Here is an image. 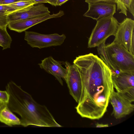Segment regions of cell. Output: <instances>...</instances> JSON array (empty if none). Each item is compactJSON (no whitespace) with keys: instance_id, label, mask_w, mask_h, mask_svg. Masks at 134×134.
<instances>
[{"instance_id":"d4e9b609","label":"cell","mask_w":134,"mask_h":134,"mask_svg":"<svg viewBox=\"0 0 134 134\" xmlns=\"http://www.w3.org/2000/svg\"><path fill=\"white\" fill-rule=\"evenodd\" d=\"M37 4L42 3H47V2L45 0H33Z\"/></svg>"},{"instance_id":"8992f818","label":"cell","mask_w":134,"mask_h":134,"mask_svg":"<svg viewBox=\"0 0 134 134\" xmlns=\"http://www.w3.org/2000/svg\"><path fill=\"white\" fill-rule=\"evenodd\" d=\"M113 83L116 92L134 101V72L120 71L112 74Z\"/></svg>"},{"instance_id":"7c38bea8","label":"cell","mask_w":134,"mask_h":134,"mask_svg":"<svg viewBox=\"0 0 134 134\" xmlns=\"http://www.w3.org/2000/svg\"><path fill=\"white\" fill-rule=\"evenodd\" d=\"M88 4V9L83 16L96 20L107 16H113L116 12L115 3L100 2Z\"/></svg>"},{"instance_id":"7402d4cb","label":"cell","mask_w":134,"mask_h":134,"mask_svg":"<svg viewBox=\"0 0 134 134\" xmlns=\"http://www.w3.org/2000/svg\"><path fill=\"white\" fill-rule=\"evenodd\" d=\"M69 0H57V6H61Z\"/></svg>"},{"instance_id":"603a6c76","label":"cell","mask_w":134,"mask_h":134,"mask_svg":"<svg viewBox=\"0 0 134 134\" xmlns=\"http://www.w3.org/2000/svg\"><path fill=\"white\" fill-rule=\"evenodd\" d=\"M47 2V3H48L52 5L57 6V0H45Z\"/></svg>"},{"instance_id":"6da1fadb","label":"cell","mask_w":134,"mask_h":134,"mask_svg":"<svg viewBox=\"0 0 134 134\" xmlns=\"http://www.w3.org/2000/svg\"><path fill=\"white\" fill-rule=\"evenodd\" d=\"M73 63L82 81L81 98L75 108L76 111L82 118L99 119L107 111L114 90L112 71L101 58L91 53L78 56Z\"/></svg>"},{"instance_id":"d6986e66","label":"cell","mask_w":134,"mask_h":134,"mask_svg":"<svg viewBox=\"0 0 134 134\" xmlns=\"http://www.w3.org/2000/svg\"><path fill=\"white\" fill-rule=\"evenodd\" d=\"M9 95L6 91H0V100L7 104L9 99Z\"/></svg>"},{"instance_id":"3957f363","label":"cell","mask_w":134,"mask_h":134,"mask_svg":"<svg viewBox=\"0 0 134 134\" xmlns=\"http://www.w3.org/2000/svg\"><path fill=\"white\" fill-rule=\"evenodd\" d=\"M97 47L101 59L112 70L134 72V55L122 46L113 41Z\"/></svg>"},{"instance_id":"30bf717a","label":"cell","mask_w":134,"mask_h":134,"mask_svg":"<svg viewBox=\"0 0 134 134\" xmlns=\"http://www.w3.org/2000/svg\"><path fill=\"white\" fill-rule=\"evenodd\" d=\"M50 13L44 4H36L12 12L8 14V18L9 22L40 16Z\"/></svg>"},{"instance_id":"9a60e30c","label":"cell","mask_w":134,"mask_h":134,"mask_svg":"<svg viewBox=\"0 0 134 134\" xmlns=\"http://www.w3.org/2000/svg\"><path fill=\"white\" fill-rule=\"evenodd\" d=\"M117 4L118 11L120 10V13L127 16L128 10L134 16V0H115Z\"/></svg>"},{"instance_id":"7a4b0ae2","label":"cell","mask_w":134,"mask_h":134,"mask_svg":"<svg viewBox=\"0 0 134 134\" xmlns=\"http://www.w3.org/2000/svg\"><path fill=\"white\" fill-rule=\"evenodd\" d=\"M6 90L9 95L6 104L11 111L20 117V125L60 127L53 115L44 105L36 102L30 94L12 81L9 82Z\"/></svg>"},{"instance_id":"5b68a950","label":"cell","mask_w":134,"mask_h":134,"mask_svg":"<svg viewBox=\"0 0 134 134\" xmlns=\"http://www.w3.org/2000/svg\"><path fill=\"white\" fill-rule=\"evenodd\" d=\"M66 38L65 35L57 33L44 34L32 31H25L24 40L32 48L40 49L60 46Z\"/></svg>"},{"instance_id":"ba28073f","label":"cell","mask_w":134,"mask_h":134,"mask_svg":"<svg viewBox=\"0 0 134 134\" xmlns=\"http://www.w3.org/2000/svg\"><path fill=\"white\" fill-rule=\"evenodd\" d=\"M67 73L65 80L69 93L76 102H79L82 90V81L80 74L74 64L66 62L65 63Z\"/></svg>"},{"instance_id":"9c48e42d","label":"cell","mask_w":134,"mask_h":134,"mask_svg":"<svg viewBox=\"0 0 134 134\" xmlns=\"http://www.w3.org/2000/svg\"><path fill=\"white\" fill-rule=\"evenodd\" d=\"M109 102L112 106L113 114L116 119L125 117L134 110V105L132 104V102L114 90L110 96Z\"/></svg>"},{"instance_id":"ffe728a7","label":"cell","mask_w":134,"mask_h":134,"mask_svg":"<svg viewBox=\"0 0 134 134\" xmlns=\"http://www.w3.org/2000/svg\"><path fill=\"white\" fill-rule=\"evenodd\" d=\"M20 0H0V5H7Z\"/></svg>"},{"instance_id":"ac0fdd59","label":"cell","mask_w":134,"mask_h":134,"mask_svg":"<svg viewBox=\"0 0 134 134\" xmlns=\"http://www.w3.org/2000/svg\"><path fill=\"white\" fill-rule=\"evenodd\" d=\"M37 4V3L33 0H20L7 5L14 8L16 11Z\"/></svg>"},{"instance_id":"cb8c5ba5","label":"cell","mask_w":134,"mask_h":134,"mask_svg":"<svg viewBox=\"0 0 134 134\" xmlns=\"http://www.w3.org/2000/svg\"><path fill=\"white\" fill-rule=\"evenodd\" d=\"M96 127H106L109 126L108 124H99L97 123L96 124Z\"/></svg>"},{"instance_id":"44dd1931","label":"cell","mask_w":134,"mask_h":134,"mask_svg":"<svg viewBox=\"0 0 134 134\" xmlns=\"http://www.w3.org/2000/svg\"><path fill=\"white\" fill-rule=\"evenodd\" d=\"M85 2L88 3H94L100 2H105L115 3V0H85Z\"/></svg>"},{"instance_id":"277c9868","label":"cell","mask_w":134,"mask_h":134,"mask_svg":"<svg viewBox=\"0 0 134 134\" xmlns=\"http://www.w3.org/2000/svg\"><path fill=\"white\" fill-rule=\"evenodd\" d=\"M97 21L89 38L88 47H98L105 43L110 36H114L119 23L113 15H108L101 18Z\"/></svg>"},{"instance_id":"2e32d148","label":"cell","mask_w":134,"mask_h":134,"mask_svg":"<svg viewBox=\"0 0 134 134\" xmlns=\"http://www.w3.org/2000/svg\"><path fill=\"white\" fill-rule=\"evenodd\" d=\"M16 10L8 5H0V27H6L9 23L8 14Z\"/></svg>"},{"instance_id":"484cf974","label":"cell","mask_w":134,"mask_h":134,"mask_svg":"<svg viewBox=\"0 0 134 134\" xmlns=\"http://www.w3.org/2000/svg\"><path fill=\"white\" fill-rule=\"evenodd\" d=\"M4 105L3 102L0 100V109H1Z\"/></svg>"},{"instance_id":"4fadbf2b","label":"cell","mask_w":134,"mask_h":134,"mask_svg":"<svg viewBox=\"0 0 134 134\" xmlns=\"http://www.w3.org/2000/svg\"><path fill=\"white\" fill-rule=\"evenodd\" d=\"M62 62L54 60L50 56L41 60L38 65L41 69L53 75L60 84L63 85L62 79L65 80L67 73L66 68L62 66Z\"/></svg>"},{"instance_id":"8fae6325","label":"cell","mask_w":134,"mask_h":134,"mask_svg":"<svg viewBox=\"0 0 134 134\" xmlns=\"http://www.w3.org/2000/svg\"><path fill=\"white\" fill-rule=\"evenodd\" d=\"M64 15V11L60 10L55 14H49L38 17L11 21L9 22L7 26L11 30L21 32L48 19L60 17Z\"/></svg>"},{"instance_id":"52a82bcc","label":"cell","mask_w":134,"mask_h":134,"mask_svg":"<svg viewBox=\"0 0 134 134\" xmlns=\"http://www.w3.org/2000/svg\"><path fill=\"white\" fill-rule=\"evenodd\" d=\"M113 41L134 55V21L126 18L119 23Z\"/></svg>"},{"instance_id":"5bb4252c","label":"cell","mask_w":134,"mask_h":134,"mask_svg":"<svg viewBox=\"0 0 134 134\" xmlns=\"http://www.w3.org/2000/svg\"><path fill=\"white\" fill-rule=\"evenodd\" d=\"M0 121L10 127L21 125L20 119L12 112L6 104L0 109Z\"/></svg>"},{"instance_id":"e0dca14e","label":"cell","mask_w":134,"mask_h":134,"mask_svg":"<svg viewBox=\"0 0 134 134\" xmlns=\"http://www.w3.org/2000/svg\"><path fill=\"white\" fill-rule=\"evenodd\" d=\"M12 40L8 33L6 27H0V46L3 49L10 48Z\"/></svg>"}]
</instances>
